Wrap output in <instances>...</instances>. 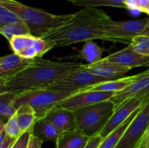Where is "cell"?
<instances>
[{
  "instance_id": "6da1fadb",
  "label": "cell",
  "mask_w": 149,
  "mask_h": 148,
  "mask_svg": "<svg viewBox=\"0 0 149 148\" xmlns=\"http://www.w3.org/2000/svg\"><path fill=\"white\" fill-rule=\"evenodd\" d=\"M85 66L81 63L57 62L37 57L21 71L0 81V94L17 95L47 88L65 75L83 69Z\"/></svg>"
},
{
  "instance_id": "7a4b0ae2",
  "label": "cell",
  "mask_w": 149,
  "mask_h": 148,
  "mask_svg": "<svg viewBox=\"0 0 149 148\" xmlns=\"http://www.w3.org/2000/svg\"><path fill=\"white\" fill-rule=\"evenodd\" d=\"M111 17L103 10L95 7H84L74 13L72 17L59 28L47 33L42 39L53 48L94 39L113 42L103 30L100 22Z\"/></svg>"
},
{
  "instance_id": "3957f363",
  "label": "cell",
  "mask_w": 149,
  "mask_h": 148,
  "mask_svg": "<svg viewBox=\"0 0 149 148\" xmlns=\"http://www.w3.org/2000/svg\"><path fill=\"white\" fill-rule=\"evenodd\" d=\"M0 3L23 20L29 26L31 34L36 37L43 38L47 33L59 28L74 15H54L26 6L15 0H0Z\"/></svg>"
},
{
  "instance_id": "277c9868",
  "label": "cell",
  "mask_w": 149,
  "mask_h": 148,
  "mask_svg": "<svg viewBox=\"0 0 149 148\" xmlns=\"http://www.w3.org/2000/svg\"><path fill=\"white\" fill-rule=\"evenodd\" d=\"M76 130L92 137L101 131L114 113V104L111 100L100 102L74 110Z\"/></svg>"
},
{
  "instance_id": "5b68a950",
  "label": "cell",
  "mask_w": 149,
  "mask_h": 148,
  "mask_svg": "<svg viewBox=\"0 0 149 148\" xmlns=\"http://www.w3.org/2000/svg\"><path fill=\"white\" fill-rule=\"evenodd\" d=\"M75 94L77 92L47 88L39 89L15 95L14 105L17 110L22 104H29L34 110L38 119H40L45 118L49 111L58 107L61 102Z\"/></svg>"
},
{
  "instance_id": "8992f818",
  "label": "cell",
  "mask_w": 149,
  "mask_h": 148,
  "mask_svg": "<svg viewBox=\"0 0 149 148\" xmlns=\"http://www.w3.org/2000/svg\"><path fill=\"white\" fill-rule=\"evenodd\" d=\"M148 22L149 18L115 21L109 17L102 20L100 25L114 43L130 44L132 38L141 34Z\"/></svg>"
},
{
  "instance_id": "52a82bcc",
  "label": "cell",
  "mask_w": 149,
  "mask_h": 148,
  "mask_svg": "<svg viewBox=\"0 0 149 148\" xmlns=\"http://www.w3.org/2000/svg\"><path fill=\"white\" fill-rule=\"evenodd\" d=\"M9 42L13 53L27 59L42 57L52 49L50 44L45 39L31 34L15 36Z\"/></svg>"
},
{
  "instance_id": "ba28073f",
  "label": "cell",
  "mask_w": 149,
  "mask_h": 148,
  "mask_svg": "<svg viewBox=\"0 0 149 148\" xmlns=\"http://www.w3.org/2000/svg\"><path fill=\"white\" fill-rule=\"evenodd\" d=\"M109 80L111 79L97 76L86 70L84 68L65 75L61 79L50 84L47 88L50 89L78 93L79 91L83 89L84 88L99 83L104 82Z\"/></svg>"
},
{
  "instance_id": "9c48e42d",
  "label": "cell",
  "mask_w": 149,
  "mask_h": 148,
  "mask_svg": "<svg viewBox=\"0 0 149 148\" xmlns=\"http://www.w3.org/2000/svg\"><path fill=\"white\" fill-rule=\"evenodd\" d=\"M149 126V101L143 106L114 148H138L140 140Z\"/></svg>"
},
{
  "instance_id": "30bf717a",
  "label": "cell",
  "mask_w": 149,
  "mask_h": 148,
  "mask_svg": "<svg viewBox=\"0 0 149 148\" xmlns=\"http://www.w3.org/2000/svg\"><path fill=\"white\" fill-rule=\"evenodd\" d=\"M149 101V92L146 94H138L132 98L129 99L122 104L120 107L115 110L114 113L106 126L103 127L99 134L104 139L116 128L122 124L125 120L128 118L139 107H143Z\"/></svg>"
},
{
  "instance_id": "8fae6325",
  "label": "cell",
  "mask_w": 149,
  "mask_h": 148,
  "mask_svg": "<svg viewBox=\"0 0 149 148\" xmlns=\"http://www.w3.org/2000/svg\"><path fill=\"white\" fill-rule=\"evenodd\" d=\"M116 92L113 91H90L77 93L61 102L57 107L75 110L81 107L92 105L100 102L109 100Z\"/></svg>"
},
{
  "instance_id": "7c38bea8",
  "label": "cell",
  "mask_w": 149,
  "mask_h": 148,
  "mask_svg": "<svg viewBox=\"0 0 149 148\" xmlns=\"http://www.w3.org/2000/svg\"><path fill=\"white\" fill-rule=\"evenodd\" d=\"M148 92H149V68L143 72L136 74V78L132 84L123 90L115 93L109 100L113 103L114 110H116L129 99L138 94Z\"/></svg>"
},
{
  "instance_id": "4fadbf2b",
  "label": "cell",
  "mask_w": 149,
  "mask_h": 148,
  "mask_svg": "<svg viewBox=\"0 0 149 148\" xmlns=\"http://www.w3.org/2000/svg\"><path fill=\"white\" fill-rule=\"evenodd\" d=\"M85 69L92 73L109 79H115L122 76L131 70L130 68L117 62L109 61L104 57L93 64H86Z\"/></svg>"
},
{
  "instance_id": "5bb4252c",
  "label": "cell",
  "mask_w": 149,
  "mask_h": 148,
  "mask_svg": "<svg viewBox=\"0 0 149 148\" xmlns=\"http://www.w3.org/2000/svg\"><path fill=\"white\" fill-rule=\"evenodd\" d=\"M105 59L125 65L131 69L137 67H149V55H144L135 52L128 45L127 47L111 54Z\"/></svg>"
},
{
  "instance_id": "9a60e30c",
  "label": "cell",
  "mask_w": 149,
  "mask_h": 148,
  "mask_svg": "<svg viewBox=\"0 0 149 148\" xmlns=\"http://www.w3.org/2000/svg\"><path fill=\"white\" fill-rule=\"evenodd\" d=\"M62 131L76 130V118L74 110L55 107L45 116Z\"/></svg>"
},
{
  "instance_id": "2e32d148",
  "label": "cell",
  "mask_w": 149,
  "mask_h": 148,
  "mask_svg": "<svg viewBox=\"0 0 149 148\" xmlns=\"http://www.w3.org/2000/svg\"><path fill=\"white\" fill-rule=\"evenodd\" d=\"M33 59H23L15 53L4 56L0 68V81L7 79L21 71L30 65Z\"/></svg>"
},
{
  "instance_id": "e0dca14e",
  "label": "cell",
  "mask_w": 149,
  "mask_h": 148,
  "mask_svg": "<svg viewBox=\"0 0 149 148\" xmlns=\"http://www.w3.org/2000/svg\"><path fill=\"white\" fill-rule=\"evenodd\" d=\"M136 78V74L133 75L124 77L120 78H115V79H111L109 81H104V82L99 83V84H95V85L90 86L86 87L83 89L79 91L78 93L84 92V91H117L123 90L128 86L134 82Z\"/></svg>"
},
{
  "instance_id": "ac0fdd59",
  "label": "cell",
  "mask_w": 149,
  "mask_h": 148,
  "mask_svg": "<svg viewBox=\"0 0 149 148\" xmlns=\"http://www.w3.org/2000/svg\"><path fill=\"white\" fill-rule=\"evenodd\" d=\"M62 132V131L60 130L52 122L45 117L39 119L36 121L32 133L39 138L43 142H55Z\"/></svg>"
},
{
  "instance_id": "d6986e66",
  "label": "cell",
  "mask_w": 149,
  "mask_h": 148,
  "mask_svg": "<svg viewBox=\"0 0 149 148\" xmlns=\"http://www.w3.org/2000/svg\"><path fill=\"white\" fill-rule=\"evenodd\" d=\"M90 137L78 131H63L55 142L56 148H83Z\"/></svg>"
},
{
  "instance_id": "ffe728a7",
  "label": "cell",
  "mask_w": 149,
  "mask_h": 148,
  "mask_svg": "<svg viewBox=\"0 0 149 148\" xmlns=\"http://www.w3.org/2000/svg\"><path fill=\"white\" fill-rule=\"evenodd\" d=\"M15 115L21 133L26 131H33L35 123L39 119L36 117L34 110L30 105L27 104L20 105L17 109Z\"/></svg>"
},
{
  "instance_id": "44dd1931",
  "label": "cell",
  "mask_w": 149,
  "mask_h": 148,
  "mask_svg": "<svg viewBox=\"0 0 149 148\" xmlns=\"http://www.w3.org/2000/svg\"><path fill=\"white\" fill-rule=\"evenodd\" d=\"M142 107H139L138 110H135L127 120H125L122 124L119 125L113 131L111 132L106 138H104L98 148H114L121 139L122 136H123L125 131L127 130L131 122L133 120V119L135 118L136 115L138 114V113Z\"/></svg>"
},
{
  "instance_id": "7402d4cb",
  "label": "cell",
  "mask_w": 149,
  "mask_h": 148,
  "mask_svg": "<svg viewBox=\"0 0 149 148\" xmlns=\"http://www.w3.org/2000/svg\"><path fill=\"white\" fill-rule=\"evenodd\" d=\"M103 49L93 40L87 41L79 52L78 57L86 60L88 64H93L103 59Z\"/></svg>"
},
{
  "instance_id": "603a6c76",
  "label": "cell",
  "mask_w": 149,
  "mask_h": 148,
  "mask_svg": "<svg viewBox=\"0 0 149 148\" xmlns=\"http://www.w3.org/2000/svg\"><path fill=\"white\" fill-rule=\"evenodd\" d=\"M0 34L10 41L13 36L31 34V32L28 25L23 20H20L2 26L0 28Z\"/></svg>"
},
{
  "instance_id": "cb8c5ba5",
  "label": "cell",
  "mask_w": 149,
  "mask_h": 148,
  "mask_svg": "<svg viewBox=\"0 0 149 148\" xmlns=\"http://www.w3.org/2000/svg\"><path fill=\"white\" fill-rule=\"evenodd\" d=\"M126 0H75L74 5L84 7H113L127 9Z\"/></svg>"
},
{
  "instance_id": "d4e9b609",
  "label": "cell",
  "mask_w": 149,
  "mask_h": 148,
  "mask_svg": "<svg viewBox=\"0 0 149 148\" xmlns=\"http://www.w3.org/2000/svg\"><path fill=\"white\" fill-rule=\"evenodd\" d=\"M15 95L12 94H0V114L4 117L10 118L16 113L14 105Z\"/></svg>"
},
{
  "instance_id": "484cf974",
  "label": "cell",
  "mask_w": 149,
  "mask_h": 148,
  "mask_svg": "<svg viewBox=\"0 0 149 148\" xmlns=\"http://www.w3.org/2000/svg\"><path fill=\"white\" fill-rule=\"evenodd\" d=\"M129 45L131 49L138 53L149 55V36L140 34L132 38Z\"/></svg>"
},
{
  "instance_id": "4316f807",
  "label": "cell",
  "mask_w": 149,
  "mask_h": 148,
  "mask_svg": "<svg viewBox=\"0 0 149 148\" xmlns=\"http://www.w3.org/2000/svg\"><path fill=\"white\" fill-rule=\"evenodd\" d=\"M22 20L13 12L0 3V28L5 25Z\"/></svg>"
},
{
  "instance_id": "83f0119b",
  "label": "cell",
  "mask_w": 149,
  "mask_h": 148,
  "mask_svg": "<svg viewBox=\"0 0 149 148\" xmlns=\"http://www.w3.org/2000/svg\"><path fill=\"white\" fill-rule=\"evenodd\" d=\"M4 131L7 136L12 138H15V139H17L22 133L18 124H17L15 115L10 117L7 120L5 125H4Z\"/></svg>"
},
{
  "instance_id": "f1b7e54d",
  "label": "cell",
  "mask_w": 149,
  "mask_h": 148,
  "mask_svg": "<svg viewBox=\"0 0 149 148\" xmlns=\"http://www.w3.org/2000/svg\"><path fill=\"white\" fill-rule=\"evenodd\" d=\"M32 131H26L23 132L15 141L11 148H27Z\"/></svg>"
},
{
  "instance_id": "f546056e",
  "label": "cell",
  "mask_w": 149,
  "mask_h": 148,
  "mask_svg": "<svg viewBox=\"0 0 149 148\" xmlns=\"http://www.w3.org/2000/svg\"><path fill=\"white\" fill-rule=\"evenodd\" d=\"M103 139H104L99 133L97 135H95V136L90 138L88 142L86 144V145L83 148H98Z\"/></svg>"
},
{
  "instance_id": "4dcf8cb0",
  "label": "cell",
  "mask_w": 149,
  "mask_h": 148,
  "mask_svg": "<svg viewBox=\"0 0 149 148\" xmlns=\"http://www.w3.org/2000/svg\"><path fill=\"white\" fill-rule=\"evenodd\" d=\"M42 144H43V142L39 138L32 133L31 135L27 148H42Z\"/></svg>"
},
{
  "instance_id": "1f68e13d",
  "label": "cell",
  "mask_w": 149,
  "mask_h": 148,
  "mask_svg": "<svg viewBox=\"0 0 149 148\" xmlns=\"http://www.w3.org/2000/svg\"><path fill=\"white\" fill-rule=\"evenodd\" d=\"M138 148H149V126L141 137Z\"/></svg>"
},
{
  "instance_id": "d6a6232c",
  "label": "cell",
  "mask_w": 149,
  "mask_h": 148,
  "mask_svg": "<svg viewBox=\"0 0 149 148\" xmlns=\"http://www.w3.org/2000/svg\"><path fill=\"white\" fill-rule=\"evenodd\" d=\"M15 140L16 139L10 137V136H7V135L5 139H4V140L3 141L2 143L0 145V148H11Z\"/></svg>"
},
{
  "instance_id": "836d02e7",
  "label": "cell",
  "mask_w": 149,
  "mask_h": 148,
  "mask_svg": "<svg viewBox=\"0 0 149 148\" xmlns=\"http://www.w3.org/2000/svg\"><path fill=\"white\" fill-rule=\"evenodd\" d=\"M137 5L138 7V11L142 12L143 10L149 4L148 0H136Z\"/></svg>"
},
{
  "instance_id": "e575fe53",
  "label": "cell",
  "mask_w": 149,
  "mask_h": 148,
  "mask_svg": "<svg viewBox=\"0 0 149 148\" xmlns=\"http://www.w3.org/2000/svg\"><path fill=\"white\" fill-rule=\"evenodd\" d=\"M142 35H146V36H149V22L147 24V26H146V28H144V30H143V32L141 33Z\"/></svg>"
},
{
  "instance_id": "d590c367",
  "label": "cell",
  "mask_w": 149,
  "mask_h": 148,
  "mask_svg": "<svg viewBox=\"0 0 149 148\" xmlns=\"http://www.w3.org/2000/svg\"><path fill=\"white\" fill-rule=\"evenodd\" d=\"M6 136H7V134H6L5 131H3L0 133V145H1V144L3 142V141L5 139Z\"/></svg>"
},
{
  "instance_id": "8d00e7d4",
  "label": "cell",
  "mask_w": 149,
  "mask_h": 148,
  "mask_svg": "<svg viewBox=\"0 0 149 148\" xmlns=\"http://www.w3.org/2000/svg\"><path fill=\"white\" fill-rule=\"evenodd\" d=\"M4 125H5V122L0 121V133L4 131Z\"/></svg>"
},
{
  "instance_id": "74e56055",
  "label": "cell",
  "mask_w": 149,
  "mask_h": 148,
  "mask_svg": "<svg viewBox=\"0 0 149 148\" xmlns=\"http://www.w3.org/2000/svg\"><path fill=\"white\" fill-rule=\"evenodd\" d=\"M142 12H145V13H146V14L149 15V4L145 7V8L143 9V10Z\"/></svg>"
},
{
  "instance_id": "f35d334b",
  "label": "cell",
  "mask_w": 149,
  "mask_h": 148,
  "mask_svg": "<svg viewBox=\"0 0 149 148\" xmlns=\"http://www.w3.org/2000/svg\"><path fill=\"white\" fill-rule=\"evenodd\" d=\"M7 120H8V119H7V118L4 117V116H2L1 114H0V121H4L6 123Z\"/></svg>"
},
{
  "instance_id": "ab89813d",
  "label": "cell",
  "mask_w": 149,
  "mask_h": 148,
  "mask_svg": "<svg viewBox=\"0 0 149 148\" xmlns=\"http://www.w3.org/2000/svg\"><path fill=\"white\" fill-rule=\"evenodd\" d=\"M2 59H3V57H0V68H1V63H2Z\"/></svg>"
},
{
  "instance_id": "60d3db41",
  "label": "cell",
  "mask_w": 149,
  "mask_h": 148,
  "mask_svg": "<svg viewBox=\"0 0 149 148\" xmlns=\"http://www.w3.org/2000/svg\"><path fill=\"white\" fill-rule=\"evenodd\" d=\"M68 1H71V2L73 3V2H74V1H75V0H68Z\"/></svg>"
},
{
  "instance_id": "b9f144b4",
  "label": "cell",
  "mask_w": 149,
  "mask_h": 148,
  "mask_svg": "<svg viewBox=\"0 0 149 148\" xmlns=\"http://www.w3.org/2000/svg\"><path fill=\"white\" fill-rule=\"evenodd\" d=\"M148 2H149V0H148Z\"/></svg>"
}]
</instances>
